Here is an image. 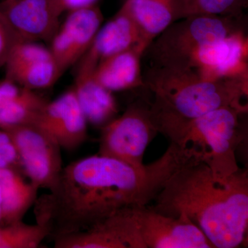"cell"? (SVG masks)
Returning a JSON list of instances; mask_svg holds the SVG:
<instances>
[{
  "mask_svg": "<svg viewBox=\"0 0 248 248\" xmlns=\"http://www.w3.org/2000/svg\"><path fill=\"white\" fill-rule=\"evenodd\" d=\"M176 169L168 153L139 167L99 153L77 160L36 200V223L47 228L53 241L86 231L122 209L148 205Z\"/></svg>",
  "mask_w": 248,
  "mask_h": 248,
  "instance_id": "6da1fadb",
  "label": "cell"
},
{
  "mask_svg": "<svg viewBox=\"0 0 248 248\" xmlns=\"http://www.w3.org/2000/svg\"><path fill=\"white\" fill-rule=\"evenodd\" d=\"M153 208L193 223L213 248H239L248 227V171L219 177L200 160L186 163L156 195Z\"/></svg>",
  "mask_w": 248,
  "mask_h": 248,
  "instance_id": "7a4b0ae2",
  "label": "cell"
},
{
  "mask_svg": "<svg viewBox=\"0 0 248 248\" xmlns=\"http://www.w3.org/2000/svg\"><path fill=\"white\" fill-rule=\"evenodd\" d=\"M153 85L152 119L158 133L179 146L194 121L226 107L246 110L241 99L247 95L241 76L211 79L186 68H164Z\"/></svg>",
  "mask_w": 248,
  "mask_h": 248,
  "instance_id": "3957f363",
  "label": "cell"
},
{
  "mask_svg": "<svg viewBox=\"0 0 248 248\" xmlns=\"http://www.w3.org/2000/svg\"><path fill=\"white\" fill-rule=\"evenodd\" d=\"M246 110L220 108L197 119L179 146L205 163L217 177H228L240 169L236 152L242 140L240 115Z\"/></svg>",
  "mask_w": 248,
  "mask_h": 248,
  "instance_id": "277c9868",
  "label": "cell"
},
{
  "mask_svg": "<svg viewBox=\"0 0 248 248\" xmlns=\"http://www.w3.org/2000/svg\"><path fill=\"white\" fill-rule=\"evenodd\" d=\"M99 154L141 166L143 155L158 133L152 119L151 107L136 103L102 128Z\"/></svg>",
  "mask_w": 248,
  "mask_h": 248,
  "instance_id": "5b68a950",
  "label": "cell"
},
{
  "mask_svg": "<svg viewBox=\"0 0 248 248\" xmlns=\"http://www.w3.org/2000/svg\"><path fill=\"white\" fill-rule=\"evenodd\" d=\"M130 228L140 248H213L193 223L167 216L148 205L126 210Z\"/></svg>",
  "mask_w": 248,
  "mask_h": 248,
  "instance_id": "8992f818",
  "label": "cell"
},
{
  "mask_svg": "<svg viewBox=\"0 0 248 248\" xmlns=\"http://www.w3.org/2000/svg\"><path fill=\"white\" fill-rule=\"evenodd\" d=\"M3 130L12 140L24 175L40 189L51 190L63 169L62 149L56 140L37 124Z\"/></svg>",
  "mask_w": 248,
  "mask_h": 248,
  "instance_id": "52a82bcc",
  "label": "cell"
},
{
  "mask_svg": "<svg viewBox=\"0 0 248 248\" xmlns=\"http://www.w3.org/2000/svg\"><path fill=\"white\" fill-rule=\"evenodd\" d=\"M102 20V12L94 4L68 12L48 47L62 74L89 50Z\"/></svg>",
  "mask_w": 248,
  "mask_h": 248,
  "instance_id": "ba28073f",
  "label": "cell"
},
{
  "mask_svg": "<svg viewBox=\"0 0 248 248\" xmlns=\"http://www.w3.org/2000/svg\"><path fill=\"white\" fill-rule=\"evenodd\" d=\"M236 16L199 15L187 17L175 31L170 30L169 42H165L161 53L164 65L175 66L181 63L191 50L202 46L224 40L236 33L232 18Z\"/></svg>",
  "mask_w": 248,
  "mask_h": 248,
  "instance_id": "9c48e42d",
  "label": "cell"
},
{
  "mask_svg": "<svg viewBox=\"0 0 248 248\" xmlns=\"http://www.w3.org/2000/svg\"><path fill=\"white\" fill-rule=\"evenodd\" d=\"M5 78L24 89H47L62 73L48 47L38 42H18L5 62Z\"/></svg>",
  "mask_w": 248,
  "mask_h": 248,
  "instance_id": "30bf717a",
  "label": "cell"
},
{
  "mask_svg": "<svg viewBox=\"0 0 248 248\" xmlns=\"http://www.w3.org/2000/svg\"><path fill=\"white\" fill-rule=\"evenodd\" d=\"M246 40L240 34L191 50L177 68H187L206 79L239 76L246 59Z\"/></svg>",
  "mask_w": 248,
  "mask_h": 248,
  "instance_id": "8fae6325",
  "label": "cell"
},
{
  "mask_svg": "<svg viewBox=\"0 0 248 248\" xmlns=\"http://www.w3.org/2000/svg\"><path fill=\"white\" fill-rule=\"evenodd\" d=\"M88 121L73 88L48 102L37 125L53 137L62 149H78L88 139Z\"/></svg>",
  "mask_w": 248,
  "mask_h": 248,
  "instance_id": "7c38bea8",
  "label": "cell"
},
{
  "mask_svg": "<svg viewBox=\"0 0 248 248\" xmlns=\"http://www.w3.org/2000/svg\"><path fill=\"white\" fill-rule=\"evenodd\" d=\"M0 11L22 40L50 41L60 26L50 0H1Z\"/></svg>",
  "mask_w": 248,
  "mask_h": 248,
  "instance_id": "4fadbf2b",
  "label": "cell"
},
{
  "mask_svg": "<svg viewBox=\"0 0 248 248\" xmlns=\"http://www.w3.org/2000/svg\"><path fill=\"white\" fill-rule=\"evenodd\" d=\"M146 47L136 24L120 10L98 31L89 50L80 60L79 68L94 71L99 62L109 57L134 48L144 50Z\"/></svg>",
  "mask_w": 248,
  "mask_h": 248,
  "instance_id": "5bb4252c",
  "label": "cell"
},
{
  "mask_svg": "<svg viewBox=\"0 0 248 248\" xmlns=\"http://www.w3.org/2000/svg\"><path fill=\"white\" fill-rule=\"evenodd\" d=\"M120 11L135 22L147 46L181 16L180 0H126Z\"/></svg>",
  "mask_w": 248,
  "mask_h": 248,
  "instance_id": "9a60e30c",
  "label": "cell"
},
{
  "mask_svg": "<svg viewBox=\"0 0 248 248\" xmlns=\"http://www.w3.org/2000/svg\"><path fill=\"white\" fill-rule=\"evenodd\" d=\"M93 71L78 70L73 88L88 123L102 128L115 118L117 104L112 93L94 79Z\"/></svg>",
  "mask_w": 248,
  "mask_h": 248,
  "instance_id": "2e32d148",
  "label": "cell"
},
{
  "mask_svg": "<svg viewBox=\"0 0 248 248\" xmlns=\"http://www.w3.org/2000/svg\"><path fill=\"white\" fill-rule=\"evenodd\" d=\"M40 187L26 180L19 170L0 168V190L3 223L23 221L28 210L35 204Z\"/></svg>",
  "mask_w": 248,
  "mask_h": 248,
  "instance_id": "e0dca14e",
  "label": "cell"
},
{
  "mask_svg": "<svg viewBox=\"0 0 248 248\" xmlns=\"http://www.w3.org/2000/svg\"><path fill=\"white\" fill-rule=\"evenodd\" d=\"M143 50L134 48L99 62L93 76L110 92L131 89L140 84V57Z\"/></svg>",
  "mask_w": 248,
  "mask_h": 248,
  "instance_id": "ac0fdd59",
  "label": "cell"
},
{
  "mask_svg": "<svg viewBox=\"0 0 248 248\" xmlns=\"http://www.w3.org/2000/svg\"><path fill=\"white\" fill-rule=\"evenodd\" d=\"M48 102L35 91L21 88L0 106V129L37 124Z\"/></svg>",
  "mask_w": 248,
  "mask_h": 248,
  "instance_id": "d6986e66",
  "label": "cell"
},
{
  "mask_svg": "<svg viewBox=\"0 0 248 248\" xmlns=\"http://www.w3.org/2000/svg\"><path fill=\"white\" fill-rule=\"evenodd\" d=\"M46 227L24 221L0 225V248H36L48 238Z\"/></svg>",
  "mask_w": 248,
  "mask_h": 248,
  "instance_id": "ffe728a7",
  "label": "cell"
},
{
  "mask_svg": "<svg viewBox=\"0 0 248 248\" xmlns=\"http://www.w3.org/2000/svg\"><path fill=\"white\" fill-rule=\"evenodd\" d=\"M247 0H180L181 16H237Z\"/></svg>",
  "mask_w": 248,
  "mask_h": 248,
  "instance_id": "44dd1931",
  "label": "cell"
},
{
  "mask_svg": "<svg viewBox=\"0 0 248 248\" xmlns=\"http://www.w3.org/2000/svg\"><path fill=\"white\" fill-rule=\"evenodd\" d=\"M21 40L0 11V68L4 67L14 46Z\"/></svg>",
  "mask_w": 248,
  "mask_h": 248,
  "instance_id": "7402d4cb",
  "label": "cell"
},
{
  "mask_svg": "<svg viewBox=\"0 0 248 248\" xmlns=\"http://www.w3.org/2000/svg\"><path fill=\"white\" fill-rule=\"evenodd\" d=\"M3 167L14 168L22 172L11 137L7 132L0 129V168Z\"/></svg>",
  "mask_w": 248,
  "mask_h": 248,
  "instance_id": "603a6c76",
  "label": "cell"
},
{
  "mask_svg": "<svg viewBox=\"0 0 248 248\" xmlns=\"http://www.w3.org/2000/svg\"><path fill=\"white\" fill-rule=\"evenodd\" d=\"M52 6L60 17L65 12L94 4L96 0H50Z\"/></svg>",
  "mask_w": 248,
  "mask_h": 248,
  "instance_id": "cb8c5ba5",
  "label": "cell"
},
{
  "mask_svg": "<svg viewBox=\"0 0 248 248\" xmlns=\"http://www.w3.org/2000/svg\"><path fill=\"white\" fill-rule=\"evenodd\" d=\"M20 89L21 87L6 78L0 79V106L16 95Z\"/></svg>",
  "mask_w": 248,
  "mask_h": 248,
  "instance_id": "d4e9b609",
  "label": "cell"
},
{
  "mask_svg": "<svg viewBox=\"0 0 248 248\" xmlns=\"http://www.w3.org/2000/svg\"><path fill=\"white\" fill-rule=\"evenodd\" d=\"M1 224L4 223H3L2 205H1V190H0V225Z\"/></svg>",
  "mask_w": 248,
  "mask_h": 248,
  "instance_id": "484cf974",
  "label": "cell"
}]
</instances>
